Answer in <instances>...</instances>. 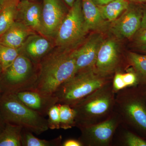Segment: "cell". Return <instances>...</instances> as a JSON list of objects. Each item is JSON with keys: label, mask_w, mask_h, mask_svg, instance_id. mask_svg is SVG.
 Wrapping results in <instances>:
<instances>
[{"label": "cell", "mask_w": 146, "mask_h": 146, "mask_svg": "<svg viewBox=\"0 0 146 146\" xmlns=\"http://www.w3.org/2000/svg\"><path fill=\"white\" fill-rule=\"evenodd\" d=\"M13 94L29 108L44 117L48 115L50 108L58 103V98L54 95L44 96L31 90Z\"/></svg>", "instance_id": "obj_14"}, {"label": "cell", "mask_w": 146, "mask_h": 146, "mask_svg": "<svg viewBox=\"0 0 146 146\" xmlns=\"http://www.w3.org/2000/svg\"><path fill=\"white\" fill-rule=\"evenodd\" d=\"M143 6L130 3L121 16L112 22L110 32L119 39H131L141 27Z\"/></svg>", "instance_id": "obj_9"}, {"label": "cell", "mask_w": 146, "mask_h": 146, "mask_svg": "<svg viewBox=\"0 0 146 146\" xmlns=\"http://www.w3.org/2000/svg\"><path fill=\"white\" fill-rule=\"evenodd\" d=\"M9 0H0V13Z\"/></svg>", "instance_id": "obj_34"}, {"label": "cell", "mask_w": 146, "mask_h": 146, "mask_svg": "<svg viewBox=\"0 0 146 146\" xmlns=\"http://www.w3.org/2000/svg\"><path fill=\"white\" fill-rule=\"evenodd\" d=\"M88 32L85 26L82 7V0H76L60 25L54 37L58 48L72 49Z\"/></svg>", "instance_id": "obj_7"}, {"label": "cell", "mask_w": 146, "mask_h": 146, "mask_svg": "<svg viewBox=\"0 0 146 146\" xmlns=\"http://www.w3.org/2000/svg\"><path fill=\"white\" fill-rule=\"evenodd\" d=\"M62 146H83V145L79 140L76 139H68L64 141L62 144Z\"/></svg>", "instance_id": "obj_29"}, {"label": "cell", "mask_w": 146, "mask_h": 146, "mask_svg": "<svg viewBox=\"0 0 146 146\" xmlns=\"http://www.w3.org/2000/svg\"><path fill=\"white\" fill-rule=\"evenodd\" d=\"M23 129L21 126L5 123L0 133V146H22Z\"/></svg>", "instance_id": "obj_18"}, {"label": "cell", "mask_w": 146, "mask_h": 146, "mask_svg": "<svg viewBox=\"0 0 146 146\" xmlns=\"http://www.w3.org/2000/svg\"><path fill=\"white\" fill-rule=\"evenodd\" d=\"M121 76L125 88L134 87L139 85L138 76L132 68L126 72L122 73Z\"/></svg>", "instance_id": "obj_27"}, {"label": "cell", "mask_w": 146, "mask_h": 146, "mask_svg": "<svg viewBox=\"0 0 146 146\" xmlns=\"http://www.w3.org/2000/svg\"><path fill=\"white\" fill-rule=\"evenodd\" d=\"M74 49L58 47L43 58L38 64L37 79L30 90L44 96L54 95L62 84L76 74Z\"/></svg>", "instance_id": "obj_1"}, {"label": "cell", "mask_w": 146, "mask_h": 146, "mask_svg": "<svg viewBox=\"0 0 146 146\" xmlns=\"http://www.w3.org/2000/svg\"><path fill=\"white\" fill-rule=\"evenodd\" d=\"M82 7L85 26L88 32L104 31L107 29L109 22L104 18L99 7L92 0H82Z\"/></svg>", "instance_id": "obj_16"}, {"label": "cell", "mask_w": 146, "mask_h": 146, "mask_svg": "<svg viewBox=\"0 0 146 146\" xmlns=\"http://www.w3.org/2000/svg\"><path fill=\"white\" fill-rule=\"evenodd\" d=\"M1 94L0 116L4 122L21 126L36 135L49 129L47 119L28 107L14 94Z\"/></svg>", "instance_id": "obj_4"}, {"label": "cell", "mask_w": 146, "mask_h": 146, "mask_svg": "<svg viewBox=\"0 0 146 146\" xmlns=\"http://www.w3.org/2000/svg\"><path fill=\"white\" fill-rule=\"evenodd\" d=\"M130 2L128 0H114L99 7L102 16L108 22H113L128 8Z\"/></svg>", "instance_id": "obj_20"}, {"label": "cell", "mask_w": 146, "mask_h": 146, "mask_svg": "<svg viewBox=\"0 0 146 146\" xmlns=\"http://www.w3.org/2000/svg\"><path fill=\"white\" fill-rule=\"evenodd\" d=\"M113 77L103 76L94 68L78 72L62 84L55 92L58 103L71 106L104 85Z\"/></svg>", "instance_id": "obj_5"}, {"label": "cell", "mask_w": 146, "mask_h": 146, "mask_svg": "<svg viewBox=\"0 0 146 146\" xmlns=\"http://www.w3.org/2000/svg\"><path fill=\"white\" fill-rule=\"evenodd\" d=\"M117 93L115 107L122 121L146 139V86L138 85Z\"/></svg>", "instance_id": "obj_3"}, {"label": "cell", "mask_w": 146, "mask_h": 146, "mask_svg": "<svg viewBox=\"0 0 146 146\" xmlns=\"http://www.w3.org/2000/svg\"><path fill=\"white\" fill-rule=\"evenodd\" d=\"M27 1H35V0H27Z\"/></svg>", "instance_id": "obj_38"}, {"label": "cell", "mask_w": 146, "mask_h": 146, "mask_svg": "<svg viewBox=\"0 0 146 146\" xmlns=\"http://www.w3.org/2000/svg\"><path fill=\"white\" fill-rule=\"evenodd\" d=\"M68 11L63 0H43L42 9L43 35L48 38H54Z\"/></svg>", "instance_id": "obj_10"}, {"label": "cell", "mask_w": 146, "mask_h": 146, "mask_svg": "<svg viewBox=\"0 0 146 146\" xmlns=\"http://www.w3.org/2000/svg\"><path fill=\"white\" fill-rule=\"evenodd\" d=\"M2 72V70L1 68V67H0V76H1V74Z\"/></svg>", "instance_id": "obj_37"}, {"label": "cell", "mask_w": 146, "mask_h": 146, "mask_svg": "<svg viewBox=\"0 0 146 146\" xmlns=\"http://www.w3.org/2000/svg\"><path fill=\"white\" fill-rule=\"evenodd\" d=\"M76 0H63L65 3L70 8L75 2Z\"/></svg>", "instance_id": "obj_35"}, {"label": "cell", "mask_w": 146, "mask_h": 146, "mask_svg": "<svg viewBox=\"0 0 146 146\" xmlns=\"http://www.w3.org/2000/svg\"><path fill=\"white\" fill-rule=\"evenodd\" d=\"M126 58L138 77L139 85L146 86V54L133 51L127 53Z\"/></svg>", "instance_id": "obj_19"}, {"label": "cell", "mask_w": 146, "mask_h": 146, "mask_svg": "<svg viewBox=\"0 0 146 146\" xmlns=\"http://www.w3.org/2000/svg\"><path fill=\"white\" fill-rule=\"evenodd\" d=\"M131 39L133 47L146 44V28H141Z\"/></svg>", "instance_id": "obj_28"}, {"label": "cell", "mask_w": 146, "mask_h": 146, "mask_svg": "<svg viewBox=\"0 0 146 146\" xmlns=\"http://www.w3.org/2000/svg\"><path fill=\"white\" fill-rule=\"evenodd\" d=\"M119 46L115 39L104 40L100 47L94 68L103 76L112 77L120 62Z\"/></svg>", "instance_id": "obj_11"}, {"label": "cell", "mask_w": 146, "mask_h": 146, "mask_svg": "<svg viewBox=\"0 0 146 146\" xmlns=\"http://www.w3.org/2000/svg\"><path fill=\"white\" fill-rule=\"evenodd\" d=\"M21 53V49L14 48L0 44V67L2 72L13 63Z\"/></svg>", "instance_id": "obj_23"}, {"label": "cell", "mask_w": 146, "mask_h": 146, "mask_svg": "<svg viewBox=\"0 0 146 146\" xmlns=\"http://www.w3.org/2000/svg\"><path fill=\"white\" fill-rule=\"evenodd\" d=\"M141 28H146V6H143V18Z\"/></svg>", "instance_id": "obj_32"}, {"label": "cell", "mask_w": 146, "mask_h": 146, "mask_svg": "<svg viewBox=\"0 0 146 146\" xmlns=\"http://www.w3.org/2000/svg\"><path fill=\"white\" fill-rule=\"evenodd\" d=\"M31 131L23 129L22 132V146H62V136L50 140H42L36 138Z\"/></svg>", "instance_id": "obj_22"}, {"label": "cell", "mask_w": 146, "mask_h": 146, "mask_svg": "<svg viewBox=\"0 0 146 146\" xmlns=\"http://www.w3.org/2000/svg\"><path fill=\"white\" fill-rule=\"evenodd\" d=\"M129 2L146 6V0H128Z\"/></svg>", "instance_id": "obj_33"}, {"label": "cell", "mask_w": 146, "mask_h": 146, "mask_svg": "<svg viewBox=\"0 0 146 146\" xmlns=\"http://www.w3.org/2000/svg\"><path fill=\"white\" fill-rule=\"evenodd\" d=\"M60 128L68 129L76 126V113L70 106L59 104Z\"/></svg>", "instance_id": "obj_24"}, {"label": "cell", "mask_w": 146, "mask_h": 146, "mask_svg": "<svg viewBox=\"0 0 146 146\" xmlns=\"http://www.w3.org/2000/svg\"><path fill=\"white\" fill-rule=\"evenodd\" d=\"M36 33L21 22L16 21L0 36V44L20 49L30 35Z\"/></svg>", "instance_id": "obj_17"}, {"label": "cell", "mask_w": 146, "mask_h": 146, "mask_svg": "<svg viewBox=\"0 0 146 146\" xmlns=\"http://www.w3.org/2000/svg\"><path fill=\"white\" fill-rule=\"evenodd\" d=\"M98 6L106 5L114 0H92Z\"/></svg>", "instance_id": "obj_31"}, {"label": "cell", "mask_w": 146, "mask_h": 146, "mask_svg": "<svg viewBox=\"0 0 146 146\" xmlns=\"http://www.w3.org/2000/svg\"><path fill=\"white\" fill-rule=\"evenodd\" d=\"M48 126L50 129H58L60 128V107L59 104L51 108L48 113Z\"/></svg>", "instance_id": "obj_25"}, {"label": "cell", "mask_w": 146, "mask_h": 146, "mask_svg": "<svg viewBox=\"0 0 146 146\" xmlns=\"http://www.w3.org/2000/svg\"><path fill=\"white\" fill-rule=\"evenodd\" d=\"M19 0H9L0 13V36L16 21Z\"/></svg>", "instance_id": "obj_21"}, {"label": "cell", "mask_w": 146, "mask_h": 146, "mask_svg": "<svg viewBox=\"0 0 146 146\" xmlns=\"http://www.w3.org/2000/svg\"><path fill=\"white\" fill-rule=\"evenodd\" d=\"M5 125V123L3 121L1 116H0V133L4 127Z\"/></svg>", "instance_id": "obj_36"}, {"label": "cell", "mask_w": 146, "mask_h": 146, "mask_svg": "<svg viewBox=\"0 0 146 146\" xmlns=\"http://www.w3.org/2000/svg\"><path fill=\"white\" fill-rule=\"evenodd\" d=\"M51 46L48 38L35 33L27 38L21 48V52L38 65L42 58L50 52Z\"/></svg>", "instance_id": "obj_15"}, {"label": "cell", "mask_w": 146, "mask_h": 146, "mask_svg": "<svg viewBox=\"0 0 146 146\" xmlns=\"http://www.w3.org/2000/svg\"><path fill=\"white\" fill-rule=\"evenodd\" d=\"M42 9V4L40 3L19 0L16 21L21 22L35 32L43 35Z\"/></svg>", "instance_id": "obj_13"}, {"label": "cell", "mask_w": 146, "mask_h": 146, "mask_svg": "<svg viewBox=\"0 0 146 146\" xmlns=\"http://www.w3.org/2000/svg\"><path fill=\"white\" fill-rule=\"evenodd\" d=\"M123 142L125 146H146V139L128 131L124 133Z\"/></svg>", "instance_id": "obj_26"}, {"label": "cell", "mask_w": 146, "mask_h": 146, "mask_svg": "<svg viewBox=\"0 0 146 146\" xmlns=\"http://www.w3.org/2000/svg\"><path fill=\"white\" fill-rule=\"evenodd\" d=\"M38 65L21 53L13 63L2 72L0 76V94L30 90L36 82Z\"/></svg>", "instance_id": "obj_6"}, {"label": "cell", "mask_w": 146, "mask_h": 146, "mask_svg": "<svg viewBox=\"0 0 146 146\" xmlns=\"http://www.w3.org/2000/svg\"><path fill=\"white\" fill-rule=\"evenodd\" d=\"M133 52L146 54V44L133 47Z\"/></svg>", "instance_id": "obj_30"}, {"label": "cell", "mask_w": 146, "mask_h": 146, "mask_svg": "<svg viewBox=\"0 0 146 146\" xmlns=\"http://www.w3.org/2000/svg\"><path fill=\"white\" fill-rule=\"evenodd\" d=\"M115 94L112 81L71 106L76 113V126L91 125L106 119L115 107Z\"/></svg>", "instance_id": "obj_2"}, {"label": "cell", "mask_w": 146, "mask_h": 146, "mask_svg": "<svg viewBox=\"0 0 146 146\" xmlns=\"http://www.w3.org/2000/svg\"><path fill=\"white\" fill-rule=\"evenodd\" d=\"M121 121V118L119 113L113 112L102 121L78 127L81 133L79 140L83 146L109 145L117 128Z\"/></svg>", "instance_id": "obj_8"}, {"label": "cell", "mask_w": 146, "mask_h": 146, "mask_svg": "<svg viewBox=\"0 0 146 146\" xmlns=\"http://www.w3.org/2000/svg\"><path fill=\"white\" fill-rule=\"evenodd\" d=\"M104 40L101 33H95L89 36L81 47L74 49L76 73L94 68L99 50Z\"/></svg>", "instance_id": "obj_12"}]
</instances>
